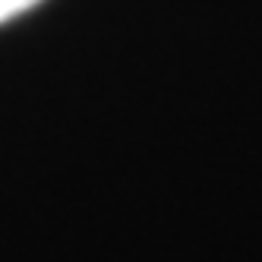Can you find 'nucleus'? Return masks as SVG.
I'll use <instances>...</instances> for the list:
<instances>
[{"label":"nucleus","mask_w":262,"mask_h":262,"mask_svg":"<svg viewBox=\"0 0 262 262\" xmlns=\"http://www.w3.org/2000/svg\"><path fill=\"white\" fill-rule=\"evenodd\" d=\"M41 0H0V23H7L13 19V16H19V13H29L32 7H38Z\"/></svg>","instance_id":"nucleus-1"}]
</instances>
